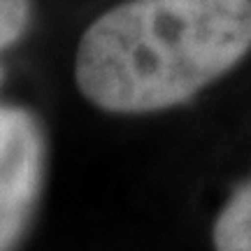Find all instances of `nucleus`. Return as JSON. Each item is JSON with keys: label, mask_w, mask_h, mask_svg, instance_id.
Wrapping results in <instances>:
<instances>
[{"label": "nucleus", "mask_w": 251, "mask_h": 251, "mask_svg": "<svg viewBox=\"0 0 251 251\" xmlns=\"http://www.w3.org/2000/svg\"><path fill=\"white\" fill-rule=\"evenodd\" d=\"M251 51V0H126L79 37L77 89L109 114L184 105Z\"/></svg>", "instance_id": "1"}, {"label": "nucleus", "mask_w": 251, "mask_h": 251, "mask_svg": "<svg viewBox=\"0 0 251 251\" xmlns=\"http://www.w3.org/2000/svg\"><path fill=\"white\" fill-rule=\"evenodd\" d=\"M45 135L24 107L0 105V251H14L33 221L45 181Z\"/></svg>", "instance_id": "2"}, {"label": "nucleus", "mask_w": 251, "mask_h": 251, "mask_svg": "<svg viewBox=\"0 0 251 251\" xmlns=\"http://www.w3.org/2000/svg\"><path fill=\"white\" fill-rule=\"evenodd\" d=\"M214 251H251V179L233 191L212 226Z\"/></svg>", "instance_id": "3"}, {"label": "nucleus", "mask_w": 251, "mask_h": 251, "mask_svg": "<svg viewBox=\"0 0 251 251\" xmlns=\"http://www.w3.org/2000/svg\"><path fill=\"white\" fill-rule=\"evenodd\" d=\"M30 0H0V49L19 42L30 24Z\"/></svg>", "instance_id": "4"}]
</instances>
